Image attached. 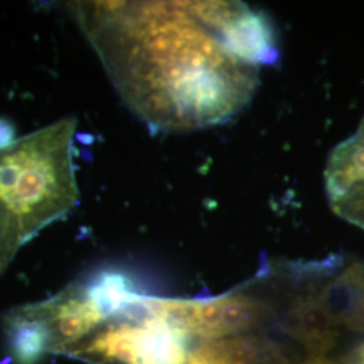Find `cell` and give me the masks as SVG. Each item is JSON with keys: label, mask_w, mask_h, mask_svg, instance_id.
Here are the masks:
<instances>
[{"label": "cell", "mask_w": 364, "mask_h": 364, "mask_svg": "<svg viewBox=\"0 0 364 364\" xmlns=\"http://www.w3.org/2000/svg\"><path fill=\"white\" fill-rule=\"evenodd\" d=\"M70 9L123 102L158 130L228 120L278 55L270 23L237 1H76Z\"/></svg>", "instance_id": "6da1fadb"}, {"label": "cell", "mask_w": 364, "mask_h": 364, "mask_svg": "<svg viewBox=\"0 0 364 364\" xmlns=\"http://www.w3.org/2000/svg\"><path fill=\"white\" fill-rule=\"evenodd\" d=\"M76 127V117H63L0 149V274L43 228L77 207Z\"/></svg>", "instance_id": "7a4b0ae2"}, {"label": "cell", "mask_w": 364, "mask_h": 364, "mask_svg": "<svg viewBox=\"0 0 364 364\" xmlns=\"http://www.w3.org/2000/svg\"><path fill=\"white\" fill-rule=\"evenodd\" d=\"M191 338L156 312L151 296L126 287L90 335L60 352L90 364H185Z\"/></svg>", "instance_id": "3957f363"}, {"label": "cell", "mask_w": 364, "mask_h": 364, "mask_svg": "<svg viewBox=\"0 0 364 364\" xmlns=\"http://www.w3.org/2000/svg\"><path fill=\"white\" fill-rule=\"evenodd\" d=\"M326 301L338 329L353 343H364V260L335 255Z\"/></svg>", "instance_id": "277c9868"}, {"label": "cell", "mask_w": 364, "mask_h": 364, "mask_svg": "<svg viewBox=\"0 0 364 364\" xmlns=\"http://www.w3.org/2000/svg\"><path fill=\"white\" fill-rule=\"evenodd\" d=\"M328 198L338 216L364 230V177L328 195Z\"/></svg>", "instance_id": "5b68a950"}, {"label": "cell", "mask_w": 364, "mask_h": 364, "mask_svg": "<svg viewBox=\"0 0 364 364\" xmlns=\"http://www.w3.org/2000/svg\"><path fill=\"white\" fill-rule=\"evenodd\" d=\"M15 139V126L9 119L0 117V149L13 144Z\"/></svg>", "instance_id": "8992f818"}]
</instances>
